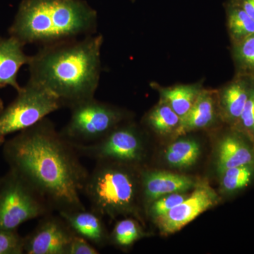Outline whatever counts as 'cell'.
<instances>
[{
    "instance_id": "obj_1",
    "label": "cell",
    "mask_w": 254,
    "mask_h": 254,
    "mask_svg": "<svg viewBox=\"0 0 254 254\" xmlns=\"http://www.w3.org/2000/svg\"><path fill=\"white\" fill-rule=\"evenodd\" d=\"M9 170L36 190L53 211L86 209L81 201L89 172L72 142L45 118L3 143Z\"/></svg>"
},
{
    "instance_id": "obj_2",
    "label": "cell",
    "mask_w": 254,
    "mask_h": 254,
    "mask_svg": "<svg viewBox=\"0 0 254 254\" xmlns=\"http://www.w3.org/2000/svg\"><path fill=\"white\" fill-rule=\"evenodd\" d=\"M103 37L88 35L46 45L31 56L28 81L45 88L70 108L94 98L101 73Z\"/></svg>"
},
{
    "instance_id": "obj_3",
    "label": "cell",
    "mask_w": 254,
    "mask_h": 254,
    "mask_svg": "<svg viewBox=\"0 0 254 254\" xmlns=\"http://www.w3.org/2000/svg\"><path fill=\"white\" fill-rule=\"evenodd\" d=\"M97 13L83 0H23L9 29L23 44L44 46L93 34Z\"/></svg>"
},
{
    "instance_id": "obj_4",
    "label": "cell",
    "mask_w": 254,
    "mask_h": 254,
    "mask_svg": "<svg viewBox=\"0 0 254 254\" xmlns=\"http://www.w3.org/2000/svg\"><path fill=\"white\" fill-rule=\"evenodd\" d=\"M140 174L131 165L113 161L96 162L85 184L91 210L102 217L138 215Z\"/></svg>"
},
{
    "instance_id": "obj_5",
    "label": "cell",
    "mask_w": 254,
    "mask_h": 254,
    "mask_svg": "<svg viewBox=\"0 0 254 254\" xmlns=\"http://www.w3.org/2000/svg\"><path fill=\"white\" fill-rule=\"evenodd\" d=\"M63 108L61 101L45 88L28 81L15 99L0 113V145L6 137L36 125Z\"/></svg>"
},
{
    "instance_id": "obj_6",
    "label": "cell",
    "mask_w": 254,
    "mask_h": 254,
    "mask_svg": "<svg viewBox=\"0 0 254 254\" xmlns=\"http://www.w3.org/2000/svg\"><path fill=\"white\" fill-rule=\"evenodd\" d=\"M53 210L21 177L8 170L0 178V229L18 230L26 222Z\"/></svg>"
},
{
    "instance_id": "obj_7",
    "label": "cell",
    "mask_w": 254,
    "mask_h": 254,
    "mask_svg": "<svg viewBox=\"0 0 254 254\" xmlns=\"http://www.w3.org/2000/svg\"><path fill=\"white\" fill-rule=\"evenodd\" d=\"M71 116L60 131L75 143H94L104 138L126 118L123 110L94 98L83 100L69 108Z\"/></svg>"
},
{
    "instance_id": "obj_8",
    "label": "cell",
    "mask_w": 254,
    "mask_h": 254,
    "mask_svg": "<svg viewBox=\"0 0 254 254\" xmlns=\"http://www.w3.org/2000/svg\"><path fill=\"white\" fill-rule=\"evenodd\" d=\"M80 156L98 161H113L133 165L145 158V145L141 132L134 125H119L104 138L91 143H75Z\"/></svg>"
},
{
    "instance_id": "obj_9",
    "label": "cell",
    "mask_w": 254,
    "mask_h": 254,
    "mask_svg": "<svg viewBox=\"0 0 254 254\" xmlns=\"http://www.w3.org/2000/svg\"><path fill=\"white\" fill-rule=\"evenodd\" d=\"M75 233L58 214L40 218L34 230L24 237L26 254H67Z\"/></svg>"
},
{
    "instance_id": "obj_10",
    "label": "cell",
    "mask_w": 254,
    "mask_h": 254,
    "mask_svg": "<svg viewBox=\"0 0 254 254\" xmlns=\"http://www.w3.org/2000/svg\"><path fill=\"white\" fill-rule=\"evenodd\" d=\"M218 201V195L211 187L207 184H198L186 199L154 221L163 235L175 233Z\"/></svg>"
},
{
    "instance_id": "obj_11",
    "label": "cell",
    "mask_w": 254,
    "mask_h": 254,
    "mask_svg": "<svg viewBox=\"0 0 254 254\" xmlns=\"http://www.w3.org/2000/svg\"><path fill=\"white\" fill-rule=\"evenodd\" d=\"M198 183L191 177L166 171L140 172V187L145 205L160 197L194 190Z\"/></svg>"
},
{
    "instance_id": "obj_12",
    "label": "cell",
    "mask_w": 254,
    "mask_h": 254,
    "mask_svg": "<svg viewBox=\"0 0 254 254\" xmlns=\"http://www.w3.org/2000/svg\"><path fill=\"white\" fill-rule=\"evenodd\" d=\"M254 85V77L236 73L233 79L217 91L220 118L234 127L237 122Z\"/></svg>"
},
{
    "instance_id": "obj_13",
    "label": "cell",
    "mask_w": 254,
    "mask_h": 254,
    "mask_svg": "<svg viewBox=\"0 0 254 254\" xmlns=\"http://www.w3.org/2000/svg\"><path fill=\"white\" fill-rule=\"evenodd\" d=\"M254 163V144L245 135L231 128L219 141L216 168L221 175L228 169Z\"/></svg>"
},
{
    "instance_id": "obj_14",
    "label": "cell",
    "mask_w": 254,
    "mask_h": 254,
    "mask_svg": "<svg viewBox=\"0 0 254 254\" xmlns=\"http://www.w3.org/2000/svg\"><path fill=\"white\" fill-rule=\"evenodd\" d=\"M218 118L220 113L217 91L203 88L190 112L181 119L175 134L182 136L190 131L208 128L215 123Z\"/></svg>"
},
{
    "instance_id": "obj_15",
    "label": "cell",
    "mask_w": 254,
    "mask_h": 254,
    "mask_svg": "<svg viewBox=\"0 0 254 254\" xmlns=\"http://www.w3.org/2000/svg\"><path fill=\"white\" fill-rule=\"evenodd\" d=\"M75 235L83 237L95 247H103L110 241L103 217L92 210H73L58 213Z\"/></svg>"
},
{
    "instance_id": "obj_16",
    "label": "cell",
    "mask_w": 254,
    "mask_h": 254,
    "mask_svg": "<svg viewBox=\"0 0 254 254\" xmlns=\"http://www.w3.org/2000/svg\"><path fill=\"white\" fill-rule=\"evenodd\" d=\"M24 46L11 36L0 38V88L9 86L16 92L21 89L17 81L18 71L31 58L23 51Z\"/></svg>"
},
{
    "instance_id": "obj_17",
    "label": "cell",
    "mask_w": 254,
    "mask_h": 254,
    "mask_svg": "<svg viewBox=\"0 0 254 254\" xmlns=\"http://www.w3.org/2000/svg\"><path fill=\"white\" fill-rule=\"evenodd\" d=\"M153 86L160 93V99L166 102L181 119L190 112L203 88L201 83L170 87H162L153 83Z\"/></svg>"
},
{
    "instance_id": "obj_18",
    "label": "cell",
    "mask_w": 254,
    "mask_h": 254,
    "mask_svg": "<svg viewBox=\"0 0 254 254\" xmlns=\"http://www.w3.org/2000/svg\"><path fill=\"white\" fill-rule=\"evenodd\" d=\"M200 155V146L196 140L181 138L169 145L164 153L167 163L174 168L186 169L196 163Z\"/></svg>"
},
{
    "instance_id": "obj_19",
    "label": "cell",
    "mask_w": 254,
    "mask_h": 254,
    "mask_svg": "<svg viewBox=\"0 0 254 254\" xmlns=\"http://www.w3.org/2000/svg\"><path fill=\"white\" fill-rule=\"evenodd\" d=\"M227 27L232 45L237 44L254 33V20L232 0L225 5Z\"/></svg>"
},
{
    "instance_id": "obj_20",
    "label": "cell",
    "mask_w": 254,
    "mask_h": 254,
    "mask_svg": "<svg viewBox=\"0 0 254 254\" xmlns=\"http://www.w3.org/2000/svg\"><path fill=\"white\" fill-rule=\"evenodd\" d=\"M146 125L162 135L175 133L181 123V118L164 100L160 99L145 118Z\"/></svg>"
},
{
    "instance_id": "obj_21",
    "label": "cell",
    "mask_w": 254,
    "mask_h": 254,
    "mask_svg": "<svg viewBox=\"0 0 254 254\" xmlns=\"http://www.w3.org/2000/svg\"><path fill=\"white\" fill-rule=\"evenodd\" d=\"M220 176L222 193L234 194L245 190L254 181V163L228 169Z\"/></svg>"
},
{
    "instance_id": "obj_22",
    "label": "cell",
    "mask_w": 254,
    "mask_h": 254,
    "mask_svg": "<svg viewBox=\"0 0 254 254\" xmlns=\"http://www.w3.org/2000/svg\"><path fill=\"white\" fill-rule=\"evenodd\" d=\"M231 53L236 73L254 77V33L232 45Z\"/></svg>"
},
{
    "instance_id": "obj_23",
    "label": "cell",
    "mask_w": 254,
    "mask_h": 254,
    "mask_svg": "<svg viewBox=\"0 0 254 254\" xmlns=\"http://www.w3.org/2000/svg\"><path fill=\"white\" fill-rule=\"evenodd\" d=\"M145 236V232L136 220L127 218L117 222L110 235V241L119 247L128 248Z\"/></svg>"
},
{
    "instance_id": "obj_24",
    "label": "cell",
    "mask_w": 254,
    "mask_h": 254,
    "mask_svg": "<svg viewBox=\"0 0 254 254\" xmlns=\"http://www.w3.org/2000/svg\"><path fill=\"white\" fill-rule=\"evenodd\" d=\"M190 194L186 192L174 193L160 197L158 199L150 203L148 206V214L153 220L165 215L177 205L184 201Z\"/></svg>"
},
{
    "instance_id": "obj_25",
    "label": "cell",
    "mask_w": 254,
    "mask_h": 254,
    "mask_svg": "<svg viewBox=\"0 0 254 254\" xmlns=\"http://www.w3.org/2000/svg\"><path fill=\"white\" fill-rule=\"evenodd\" d=\"M232 128L243 133L254 144V85L238 122Z\"/></svg>"
},
{
    "instance_id": "obj_26",
    "label": "cell",
    "mask_w": 254,
    "mask_h": 254,
    "mask_svg": "<svg viewBox=\"0 0 254 254\" xmlns=\"http://www.w3.org/2000/svg\"><path fill=\"white\" fill-rule=\"evenodd\" d=\"M25 238L17 230L0 229V254H23Z\"/></svg>"
},
{
    "instance_id": "obj_27",
    "label": "cell",
    "mask_w": 254,
    "mask_h": 254,
    "mask_svg": "<svg viewBox=\"0 0 254 254\" xmlns=\"http://www.w3.org/2000/svg\"><path fill=\"white\" fill-rule=\"evenodd\" d=\"M100 252L97 250L94 245L91 242L85 240L83 237L75 235L73 237L67 254H98Z\"/></svg>"
},
{
    "instance_id": "obj_28",
    "label": "cell",
    "mask_w": 254,
    "mask_h": 254,
    "mask_svg": "<svg viewBox=\"0 0 254 254\" xmlns=\"http://www.w3.org/2000/svg\"><path fill=\"white\" fill-rule=\"evenodd\" d=\"M254 20V0H232Z\"/></svg>"
},
{
    "instance_id": "obj_29",
    "label": "cell",
    "mask_w": 254,
    "mask_h": 254,
    "mask_svg": "<svg viewBox=\"0 0 254 254\" xmlns=\"http://www.w3.org/2000/svg\"><path fill=\"white\" fill-rule=\"evenodd\" d=\"M4 105H3L2 100H1V98H0V113H1V110L4 108Z\"/></svg>"
},
{
    "instance_id": "obj_30",
    "label": "cell",
    "mask_w": 254,
    "mask_h": 254,
    "mask_svg": "<svg viewBox=\"0 0 254 254\" xmlns=\"http://www.w3.org/2000/svg\"><path fill=\"white\" fill-rule=\"evenodd\" d=\"M0 178H1V177H0Z\"/></svg>"
}]
</instances>
